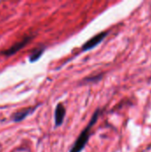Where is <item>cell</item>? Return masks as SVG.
Segmentation results:
<instances>
[{
	"label": "cell",
	"instance_id": "5b68a950",
	"mask_svg": "<svg viewBox=\"0 0 151 152\" xmlns=\"http://www.w3.org/2000/svg\"><path fill=\"white\" fill-rule=\"evenodd\" d=\"M66 115V109L62 103H58L54 111V123L55 127L61 126L63 124L64 118Z\"/></svg>",
	"mask_w": 151,
	"mask_h": 152
},
{
	"label": "cell",
	"instance_id": "7a4b0ae2",
	"mask_svg": "<svg viewBox=\"0 0 151 152\" xmlns=\"http://www.w3.org/2000/svg\"><path fill=\"white\" fill-rule=\"evenodd\" d=\"M33 37H34V36H27V37H24L22 40H20V42H17L16 44H14L13 45H12V46L9 47L8 49L2 51V52H1V54H3V55H4V56H7V57L15 54L17 52H19V51H20V49H22L24 46H26Z\"/></svg>",
	"mask_w": 151,
	"mask_h": 152
},
{
	"label": "cell",
	"instance_id": "3957f363",
	"mask_svg": "<svg viewBox=\"0 0 151 152\" xmlns=\"http://www.w3.org/2000/svg\"><path fill=\"white\" fill-rule=\"evenodd\" d=\"M107 36H108V32L107 31H103V32H101V33L97 34L93 37L90 38L88 41H86L82 45V48H81L82 52H86V51H89V50L96 47L98 45H100L106 38Z\"/></svg>",
	"mask_w": 151,
	"mask_h": 152
},
{
	"label": "cell",
	"instance_id": "8992f818",
	"mask_svg": "<svg viewBox=\"0 0 151 152\" xmlns=\"http://www.w3.org/2000/svg\"><path fill=\"white\" fill-rule=\"evenodd\" d=\"M44 47H38L36 49H35L31 53L30 55L28 56V60L30 62H35L36 61H38L40 59V57L42 56V54L44 53Z\"/></svg>",
	"mask_w": 151,
	"mask_h": 152
},
{
	"label": "cell",
	"instance_id": "52a82bcc",
	"mask_svg": "<svg viewBox=\"0 0 151 152\" xmlns=\"http://www.w3.org/2000/svg\"><path fill=\"white\" fill-rule=\"evenodd\" d=\"M101 79V75H98V76H94L93 77H87L85 79V81H88V82H93V81H99Z\"/></svg>",
	"mask_w": 151,
	"mask_h": 152
},
{
	"label": "cell",
	"instance_id": "277c9868",
	"mask_svg": "<svg viewBox=\"0 0 151 152\" xmlns=\"http://www.w3.org/2000/svg\"><path fill=\"white\" fill-rule=\"evenodd\" d=\"M37 107H38V106L22 109V110H20L15 112V113L12 115V119L13 120V122H20V121H22L23 119H25L28 116H29L30 114H32V113L37 109Z\"/></svg>",
	"mask_w": 151,
	"mask_h": 152
},
{
	"label": "cell",
	"instance_id": "6da1fadb",
	"mask_svg": "<svg viewBox=\"0 0 151 152\" xmlns=\"http://www.w3.org/2000/svg\"><path fill=\"white\" fill-rule=\"evenodd\" d=\"M101 110L100 109H97L95 110V112L93 114L87 126H85V128L80 133V134L78 135V137L75 141L74 144L71 146L69 152H82L84 151V149L85 148V146H86V144L90 139L92 127L93 126V125L98 120V118L101 115Z\"/></svg>",
	"mask_w": 151,
	"mask_h": 152
}]
</instances>
